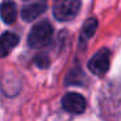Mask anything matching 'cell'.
<instances>
[{
  "label": "cell",
  "mask_w": 121,
  "mask_h": 121,
  "mask_svg": "<svg viewBox=\"0 0 121 121\" xmlns=\"http://www.w3.org/2000/svg\"><path fill=\"white\" fill-rule=\"evenodd\" d=\"M98 29V20L96 18H89L85 22L83 27H82V33H81V40H87L95 34Z\"/></svg>",
  "instance_id": "8"
},
{
  "label": "cell",
  "mask_w": 121,
  "mask_h": 121,
  "mask_svg": "<svg viewBox=\"0 0 121 121\" xmlns=\"http://www.w3.org/2000/svg\"><path fill=\"white\" fill-rule=\"evenodd\" d=\"M1 18L5 24H13L17 18V7L13 1H4L1 4Z\"/></svg>",
  "instance_id": "7"
},
{
  "label": "cell",
  "mask_w": 121,
  "mask_h": 121,
  "mask_svg": "<svg viewBox=\"0 0 121 121\" xmlns=\"http://www.w3.org/2000/svg\"><path fill=\"white\" fill-rule=\"evenodd\" d=\"M53 34L52 25L48 21H40L34 25L27 37V43L31 48H42L50 43Z\"/></svg>",
  "instance_id": "1"
},
{
  "label": "cell",
  "mask_w": 121,
  "mask_h": 121,
  "mask_svg": "<svg viewBox=\"0 0 121 121\" xmlns=\"http://www.w3.org/2000/svg\"><path fill=\"white\" fill-rule=\"evenodd\" d=\"M109 63H111L109 50L102 48L94 56H91V59L87 63V68H89V70L91 73L96 74V76H103L109 69Z\"/></svg>",
  "instance_id": "3"
},
{
  "label": "cell",
  "mask_w": 121,
  "mask_h": 121,
  "mask_svg": "<svg viewBox=\"0 0 121 121\" xmlns=\"http://www.w3.org/2000/svg\"><path fill=\"white\" fill-rule=\"evenodd\" d=\"M81 9V0H55L53 16L57 21L68 22L76 18Z\"/></svg>",
  "instance_id": "2"
},
{
  "label": "cell",
  "mask_w": 121,
  "mask_h": 121,
  "mask_svg": "<svg viewBox=\"0 0 121 121\" xmlns=\"http://www.w3.org/2000/svg\"><path fill=\"white\" fill-rule=\"evenodd\" d=\"M20 42L18 35H16L14 33L11 31H5L1 35V52L3 56H7Z\"/></svg>",
  "instance_id": "6"
},
{
  "label": "cell",
  "mask_w": 121,
  "mask_h": 121,
  "mask_svg": "<svg viewBox=\"0 0 121 121\" xmlns=\"http://www.w3.org/2000/svg\"><path fill=\"white\" fill-rule=\"evenodd\" d=\"M61 105L65 112L73 113V115H81L86 109V100L81 94L68 92L61 99Z\"/></svg>",
  "instance_id": "4"
},
{
  "label": "cell",
  "mask_w": 121,
  "mask_h": 121,
  "mask_svg": "<svg viewBox=\"0 0 121 121\" xmlns=\"http://www.w3.org/2000/svg\"><path fill=\"white\" fill-rule=\"evenodd\" d=\"M46 9H47V3L44 0H38V1H34L31 4L25 5L21 11V16L25 21L30 22L33 20L38 18Z\"/></svg>",
  "instance_id": "5"
}]
</instances>
